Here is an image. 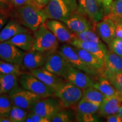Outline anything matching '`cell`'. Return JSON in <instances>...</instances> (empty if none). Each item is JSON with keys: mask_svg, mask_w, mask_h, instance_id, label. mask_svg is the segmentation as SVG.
Returning a JSON list of instances; mask_svg holds the SVG:
<instances>
[{"mask_svg": "<svg viewBox=\"0 0 122 122\" xmlns=\"http://www.w3.org/2000/svg\"><path fill=\"white\" fill-rule=\"evenodd\" d=\"M14 6L11 0H0V13L12 16Z\"/></svg>", "mask_w": 122, "mask_h": 122, "instance_id": "34", "label": "cell"}, {"mask_svg": "<svg viewBox=\"0 0 122 122\" xmlns=\"http://www.w3.org/2000/svg\"><path fill=\"white\" fill-rule=\"evenodd\" d=\"M96 79L97 80H94L93 86L100 91L105 97H111L121 94L104 76H100Z\"/></svg>", "mask_w": 122, "mask_h": 122, "instance_id": "25", "label": "cell"}, {"mask_svg": "<svg viewBox=\"0 0 122 122\" xmlns=\"http://www.w3.org/2000/svg\"><path fill=\"white\" fill-rule=\"evenodd\" d=\"M77 39L84 41L93 42L101 45H105L97 33L92 30H86L82 32L75 33Z\"/></svg>", "mask_w": 122, "mask_h": 122, "instance_id": "30", "label": "cell"}, {"mask_svg": "<svg viewBox=\"0 0 122 122\" xmlns=\"http://www.w3.org/2000/svg\"><path fill=\"white\" fill-rule=\"evenodd\" d=\"M114 22L115 24V38L122 39V27L118 23Z\"/></svg>", "mask_w": 122, "mask_h": 122, "instance_id": "42", "label": "cell"}, {"mask_svg": "<svg viewBox=\"0 0 122 122\" xmlns=\"http://www.w3.org/2000/svg\"><path fill=\"white\" fill-rule=\"evenodd\" d=\"M25 122H50V121L48 119L44 118L30 111L28 112Z\"/></svg>", "mask_w": 122, "mask_h": 122, "instance_id": "37", "label": "cell"}, {"mask_svg": "<svg viewBox=\"0 0 122 122\" xmlns=\"http://www.w3.org/2000/svg\"><path fill=\"white\" fill-rule=\"evenodd\" d=\"M6 41L13 44L24 51H28L33 49L34 37L33 35L28 32L18 34Z\"/></svg>", "mask_w": 122, "mask_h": 122, "instance_id": "24", "label": "cell"}, {"mask_svg": "<svg viewBox=\"0 0 122 122\" xmlns=\"http://www.w3.org/2000/svg\"><path fill=\"white\" fill-rule=\"evenodd\" d=\"M113 86L122 94V71L106 76Z\"/></svg>", "mask_w": 122, "mask_h": 122, "instance_id": "33", "label": "cell"}, {"mask_svg": "<svg viewBox=\"0 0 122 122\" xmlns=\"http://www.w3.org/2000/svg\"><path fill=\"white\" fill-rule=\"evenodd\" d=\"M96 31L103 42L109 46L115 38V24L108 15L96 23Z\"/></svg>", "mask_w": 122, "mask_h": 122, "instance_id": "16", "label": "cell"}, {"mask_svg": "<svg viewBox=\"0 0 122 122\" xmlns=\"http://www.w3.org/2000/svg\"><path fill=\"white\" fill-rule=\"evenodd\" d=\"M106 15H108V16H109V17L114 21V22L118 23L122 27V18L118 17V16H115V15L111 14H109Z\"/></svg>", "mask_w": 122, "mask_h": 122, "instance_id": "44", "label": "cell"}, {"mask_svg": "<svg viewBox=\"0 0 122 122\" xmlns=\"http://www.w3.org/2000/svg\"><path fill=\"white\" fill-rule=\"evenodd\" d=\"M100 105L92 103L81 99L74 109L75 120L80 122H99V119L96 115L98 112Z\"/></svg>", "mask_w": 122, "mask_h": 122, "instance_id": "8", "label": "cell"}, {"mask_svg": "<svg viewBox=\"0 0 122 122\" xmlns=\"http://www.w3.org/2000/svg\"><path fill=\"white\" fill-rule=\"evenodd\" d=\"M78 11L85 14L94 23L104 17V10L100 0H79Z\"/></svg>", "mask_w": 122, "mask_h": 122, "instance_id": "11", "label": "cell"}, {"mask_svg": "<svg viewBox=\"0 0 122 122\" xmlns=\"http://www.w3.org/2000/svg\"><path fill=\"white\" fill-rule=\"evenodd\" d=\"M10 16L8 15L4 14L2 13H0V31L3 28L5 25L9 21Z\"/></svg>", "mask_w": 122, "mask_h": 122, "instance_id": "41", "label": "cell"}, {"mask_svg": "<svg viewBox=\"0 0 122 122\" xmlns=\"http://www.w3.org/2000/svg\"><path fill=\"white\" fill-rule=\"evenodd\" d=\"M105 98V96L93 86L83 90L82 99L87 101L101 105Z\"/></svg>", "mask_w": 122, "mask_h": 122, "instance_id": "27", "label": "cell"}, {"mask_svg": "<svg viewBox=\"0 0 122 122\" xmlns=\"http://www.w3.org/2000/svg\"><path fill=\"white\" fill-rule=\"evenodd\" d=\"M49 0H34L36 5L41 8H44L47 5Z\"/></svg>", "mask_w": 122, "mask_h": 122, "instance_id": "43", "label": "cell"}, {"mask_svg": "<svg viewBox=\"0 0 122 122\" xmlns=\"http://www.w3.org/2000/svg\"><path fill=\"white\" fill-rule=\"evenodd\" d=\"M65 109L56 96L43 97L33 103L30 110L50 120L55 114Z\"/></svg>", "mask_w": 122, "mask_h": 122, "instance_id": "6", "label": "cell"}, {"mask_svg": "<svg viewBox=\"0 0 122 122\" xmlns=\"http://www.w3.org/2000/svg\"><path fill=\"white\" fill-rule=\"evenodd\" d=\"M30 32V30L16 20H10L0 31V42L6 41L18 34Z\"/></svg>", "mask_w": 122, "mask_h": 122, "instance_id": "20", "label": "cell"}, {"mask_svg": "<svg viewBox=\"0 0 122 122\" xmlns=\"http://www.w3.org/2000/svg\"><path fill=\"white\" fill-rule=\"evenodd\" d=\"M21 67L19 64L9 63L0 59V74H16L20 76L24 72Z\"/></svg>", "mask_w": 122, "mask_h": 122, "instance_id": "28", "label": "cell"}, {"mask_svg": "<svg viewBox=\"0 0 122 122\" xmlns=\"http://www.w3.org/2000/svg\"><path fill=\"white\" fill-rule=\"evenodd\" d=\"M48 55L38 50L32 49L26 51L23 59L21 66L30 70L42 67L45 65Z\"/></svg>", "mask_w": 122, "mask_h": 122, "instance_id": "18", "label": "cell"}, {"mask_svg": "<svg viewBox=\"0 0 122 122\" xmlns=\"http://www.w3.org/2000/svg\"><path fill=\"white\" fill-rule=\"evenodd\" d=\"M64 79L83 90L92 86L94 83L93 77L71 65L68 68Z\"/></svg>", "mask_w": 122, "mask_h": 122, "instance_id": "12", "label": "cell"}, {"mask_svg": "<svg viewBox=\"0 0 122 122\" xmlns=\"http://www.w3.org/2000/svg\"><path fill=\"white\" fill-rule=\"evenodd\" d=\"M20 75L16 74H0V86L2 93L9 94L19 86Z\"/></svg>", "mask_w": 122, "mask_h": 122, "instance_id": "26", "label": "cell"}, {"mask_svg": "<svg viewBox=\"0 0 122 122\" xmlns=\"http://www.w3.org/2000/svg\"><path fill=\"white\" fill-rule=\"evenodd\" d=\"M101 2L103 6L105 14L106 15L109 14L110 12L111 5L113 2V0H101Z\"/></svg>", "mask_w": 122, "mask_h": 122, "instance_id": "39", "label": "cell"}, {"mask_svg": "<svg viewBox=\"0 0 122 122\" xmlns=\"http://www.w3.org/2000/svg\"><path fill=\"white\" fill-rule=\"evenodd\" d=\"M2 94V92H1V86H0V95Z\"/></svg>", "mask_w": 122, "mask_h": 122, "instance_id": "47", "label": "cell"}, {"mask_svg": "<svg viewBox=\"0 0 122 122\" xmlns=\"http://www.w3.org/2000/svg\"><path fill=\"white\" fill-rule=\"evenodd\" d=\"M109 47V49L122 58V39L115 38Z\"/></svg>", "mask_w": 122, "mask_h": 122, "instance_id": "35", "label": "cell"}, {"mask_svg": "<svg viewBox=\"0 0 122 122\" xmlns=\"http://www.w3.org/2000/svg\"><path fill=\"white\" fill-rule=\"evenodd\" d=\"M57 51L74 67L84 71L94 78L101 76L100 72L93 69L82 60L72 45L68 44H63L59 47Z\"/></svg>", "mask_w": 122, "mask_h": 122, "instance_id": "5", "label": "cell"}, {"mask_svg": "<svg viewBox=\"0 0 122 122\" xmlns=\"http://www.w3.org/2000/svg\"><path fill=\"white\" fill-rule=\"evenodd\" d=\"M29 72L37 77L48 86L53 88L55 91L62 87L66 81L62 77L50 72L43 67L30 70Z\"/></svg>", "mask_w": 122, "mask_h": 122, "instance_id": "15", "label": "cell"}, {"mask_svg": "<svg viewBox=\"0 0 122 122\" xmlns=\"http://www.w3.org/2000/svg\"><path fill=\"white\" fill-rule=\"evenodd\" d=\"M14 7H18L26 5H36L34 0H11Z\"/></svg>", "mask_w": 122, "mask_h": 122, "instance_id": "38", "label": "cell"}, {"mask_svg": "<svg viewBox=\"0 0 122 122\" xmlns=\"http://www.w3.org/2000/svg\"><path fill=\"white\" fill-rule=\"evenodd\" d=\"M12 16L28 30L35 31L48 19L44 8L36 5H26L14 7Z\"/></svg>", "mask_w": 122, "mask_h": 122, "instance_id": "1", "label": "cell"}, {"mask_svg": "<svg viewBox=\"0 0 122 122\" xmlns=\"http://www.w3.org/2000/svg\"><path fill=\"white\" fill-rule=\"evenodd\" d=\"M70 66L67 61L57 51L49 55L42 67L64 79Z\"/></svg>", "mask_w": 122, "mask_h": 122, "instance_id": "14", "label": "cell"}, {"mask_svg": "<svg viewBox=\"0 0 122 122\" xmlns=\"http://www.w3.org/2000/svg\"><path fill=\"white\" fill-rule=\"evenodd\" d=\"M109 14L122 19V0H115L112 2Z\"/></svg>", "mask_w": 122, "mask_h": 122, "instance_id": "36", "label": "cell"}, {"mask_svg": "<svg viewBox=\"0 0 122 122\" xmlns=\"http://www.w3.org/2000/svg\"><path fill=\"white\" fill-rule=\"evenodd\" d=\"M28 113V111L27 110L13 105L9 118L12 122H25Z\"/></svg>", "mask_w": 122, "mask_h": 122, "instance_id": "32", "label": "cell"}, {"mask_svg": "<svg viewBox=\"0 0 122 122\" xmlns=\"http://www.w3.org/2000/svg\"><path fill=\"white\" fill-rule=\"evenodd\" d=\"M76 0H49L44 7L48 19L64 22L78 11Z\"/></svg>", "mask_w": 122, "mask_h": 122, "instance_id": "2", "label": "cell"}, {"mask_svg": "<svg viewBox=\"0 0 122 122\" xmlns=\"http://www.w3.org/2000/svg\"><path fill=\"white\" fill-rule=\"evenodd\" d=\"M70 45L86 50L104 61L105 56L108 50L105 45H101L93 42L84 41L77 39L71 42Z\"/></svg>", "mask_w": 122, "mask_h": 122, "instance_id": "22", "label": "cell"}, {"mask_svg": "<svg viewBox=\"0 0 122 122\" xmlns=\"http://www.w3.org/2000/svg\"><path fill=\"white\" fill-rule=\"evenodd\" d=\"M14 106L19 107L25 110H30L36 101L42 98L40 96L18 86L8 94Z\"/></svg>", "mask_w": 122, "mask_h": 122, "instance_id": "9", "label": "cell"}, {"mask_svg": "<svg viewBox=\"0 0 122 122\" xmlns=\"http://www.w3.org/2000/svg\"><path fill=\"white\" fill-rule=\"evenodd\" d=\"M107 122H122V120L119 114H114L105 117Z\"/></svg>", "mask_w": 122, "mask_h": 122, "instance_id": "40", "label": "cell"}, {"mask_svg": "<svg viewBox=\"0 0 122 122\" xmlns=\"http://www.w3.org/2000/svg\"><path fill=\"white\" fill-rule=\"evenodd\" d=\"M83 90L76 85L66 81L63 86L56 91L54 96L61 101L65 109L74 110L82 99Z\"/></svg>", "mask_w": 122, "mask_h": 122, "instance_id": "4", "label": "cell"}, {"mask_svg": "<svg viewBox=\"0 0 122 122\" xmlns=\"http://www.w3.org/2000/svg\"><path fill=\"white\" fill-rule=\"evenodd\" d=\"M71 109H63L59 111L51 119V122H71L75 119V114Z\"/></svg>", "mask_w": 122, "mask_h": 122, "instance_id": "31", "label": "cell"}, {"mask_svg": "<svg viewBox=\"0 0 122 122\" xmlns=\"http://www.w3.org/2000/svg\"><path fill=\"white\" fill-rule=\"evenodd\" d=\"M63 22L75 33L93 30L92 24L87 18V16L79 11Z\"/></svg>", "mask_w": 122, "mask_h": 122, "instance_id": "17", "label": "cell"}, {"mask_svg": "<svg viewBox=\"0 0 122 122\" xmlns=\"http://www.w3.org/2000/svg\"><path fill=\"white\" fill-rule=\"evenodd\" d=\"M0 122H12L9 117H0Z\"/></svg>", "mask_w": 122, "mask_h": 122, "instance_id": "45", "label": "cell"}, {"mask_svg": "<svg viewBox=\"0 0 122 122\" xmlns=\"http://www.w3.org/2000/svg\"><path fill=\"white\" fill-rule=\"evenodd\" d=\"M13 104L8 94L2 93L0 95V117H9Z\"/></svg>", "mask_w": 122, "mask_h": 122, "instance_id": "29", "label": "cell"}, {"mask_svg": "<svg viewBox=\"0 0 122 122\" xmlns=\"http://www.w3.org/2000/svg\"><path fill=\"white\" fill-rule=\"evenodd\" d=\"M122 104V94L111 97H105L100 105L98 113L103 117L118 114Z\"/></svg>", "mask_w": 122, "mask_h": 122, "instance_id": "21", "label": "cell"}, {"mask_svg": "<svg viewBox=\"0 0 122 122\" xmlns=\"http://www.w3.org/2000/svg\"><path fill=\"white\" fill-rule=\"evenodd\" d=\"M19 84L24 89L42 97L54 96L56 91L29 72H24L19 77Z\"/></svg>", "mask_w": 122, "mask_h": 122, "instance_id": "7", "label": "cell"}, {"mask_svg": "<svg viewBox=\"0 0 122 122\" xmlns=\"http://www.w3.org/2000/svg\"><path fill=\"white\" fill-rule=\"evenodd\" d=\"M45 25L52 32L59 42L62 43L70 44L77 39L75 33L62 21L48 19L45 23Z\"/></svg>", "mask_w": 122, "mask_h": 122, "instance_id": "10", "label": "cell"}, {"mask_svg": "<svg viewBox=\"0 0 122 122\" xmlns=\"http://www.w3.org/2000/svg\"><path fill=\"white\" fill-rule=\"evenodd\" d=\"M34 43L33 49L44 53L48 56L57 51L59 48V41L45 23L33 32Z\"/></svg>", "mask_w": 122, "mask_h": 122, "instance_id": "3", "label": "cell"}, {"mask_svg": "<svg viewBox=\"0 0 122 122\" xmlns=\"http://www.w3.org/2000/svg\"><path fill=\"white\" fill-rule=\"evenodd\" d=\"M74 48L82 60L93 69L100 72L101 75L104 68L105 61L86 50L75 46Z\"/></svg>", "mask_w": 122, "mask_h": 122, "instance_id": "23", "label": "cell"}, {"mask_svg": "<svg viewBox=\"0 0 122 122\" xmlns=\"http://www.w3.org/2000/svg\"><path fill=\"white\" fill-rule=\"evenodd\" d=\"M122 71V58L108 49L105 58V66L101 76H106Z\"/></svg>", "mask_w": 122, "mask_h": 122, "instance_id": "19", "label": "cell"}, {"mask_svg": "<svg viewBox=\"0 0 122 122\" xmlns=\"http://www.w3.org/2000/svg\"><path fill=\"white\" fill-rule=\"evenodd\" d=\"M118 114H119V115L120 118H121L122 120V104L121 105V106H120V109H119V111Z\"/></svg>", "mask_w": 122, "mask_h": 122, "instance_id": "46", "label": "cell"}, {"mask_svg": "<svg viewBox=\"0 0 122 122\" xmlns=\"http://www.w3.org/2000/svg\"><path fill=\"white\" fill-rule=\"evenodd\" d=\"M25 51L8 41L0 42V59L22 65Z\"/></svg>", "mask_w": 122, "mask_h": 122, "instance_id": "13", "label": "cell"}]
</instances>
